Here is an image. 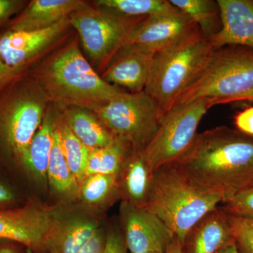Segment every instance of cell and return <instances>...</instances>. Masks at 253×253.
Returning <instances> with one entry per match:
<instances>
[{"label": "cell", "instance_id": "cell-1", "mask_svg": "<svg viewBox=\"0 0 253 253\" xmlns=\"http://www.w3.org/2000/svg\"><path fill=\"white\" fill-rule=\"evenodd\" d=\"M170 165L194 185L225 203L253 183V136L229 126L200 133Z\"/></svg>", "mask_w": 253, "mask_h": 253}, {"label": "cell", "instance_id": "cell-26", "mask_svg": "<svg viewBox=\"0 0 253 253\" xmlns=\"http://www.w3.org/2000/svg\"><path fill=\"white\" fill-rule=\"evenodd\" d=\"M79 194L83 202L101 206L121 194L119 175L93 174L84 177L80 184Z\"/></svg>", "mask_w": 253, "mask_h": 253}, {"label": "cell", "instance_id": "cell-28", "mask_svg": "<svg viewBox=\"0 0 253 253\" xmlns=\"http://www.w3.org/2000/svg\"><path fill=\"white\" fill-rule=\"evenodd\" d=\"M224 204L221 209L228 215L253 220V183Z\"/></svg>", "mask_w": 253, "mask_h": 253}, {"label": "cell", "instance_id": "cell-34", "mask_svg": "<svg viewBox=\"0 0 253 253\" xmlns=\"http://www.w3.org/2000/svg\"><path fill=\"white\" fill-rule=\"evenodd\" d=\"M23 71L11 69L0 60V92Z\"/></svg>", "mask_w": 253, "mask_h": 253}, {"label": "cell", "instance_id": "cell-7", "mask_svg": "<svg viewBox=\"0 0 253 253\" xmlns=\"http://www.w3.org/2000/svg\"><path fill=\"white\" fill-rule=\"evenodd\" d=\"M91 111L113 135L134 151L149 144L163 118L157 103L144 90L123 91Z\"/></svg>", "mask_w": 253, "mask_h": 253}, {"label": "cell", "instance_id": "cell-14", "mask_svg": "<svg viewBox=\"0 0 253 253\" xmlns=\"http://www.w3.org/2000/svg\"><path fill=\"white\" fill-rule=\"evenodd\" d=\"M154 53L134 45H124L108 65L102 78L131 93L144 91L149 82Z\"/></svg>", "mask_w": 253, "mask_h": 253}, {"label": "cell", "instance_id": "cell-23", "mask_svg": "<svg viewBox=\"0 0 253 253\" xmlns=\"http://www.w3.org/2000/svg\"><path fill=\"white\" fill-rule=\"evenodd\" d=\"M183 14L189 16L206 38H211L221 28L217 1L212 0H169Z\"/></svg>", "mask_w": 253, "mask_h": 253}, {"label": "cell", "instance_id": "cell-6", "mask_svg": "<svg viewBox=\"0 0 253 253\" xmlns=\"http://www.w3.org/2000/svg\"><path fill=\"white\" fill-rule=\"evenodd\" d=\"M253 88V49L238 46L216 49L172 109L200 99H212L214 106L229 104Z\"/></svg>", "mask_w": 253, "mask_h": 253}, {"label": "cell", "instance_id": "cell-2", "mask_svg": "<svg viewBox=\"0 0 253 253\" xmlns=\"http://www.w3.org/2000/svg\"><path fill=\"white\" fill-rule=\"evenodd\" d=\"M220 203V198L200 189L169 164L154 171L146 208L184 246L190 231Z\"/></svg>", "mask_w": 253, "mask_h": 253}, {"label": "cell", "instance_id": "cell-33", "mask_svg": "<svg viewBox=\"0 0 253 253\" xmlns=\"http://www.w3.org/2000/svg\"><path fill=\"white\" fill-rule=\"evenodd\" d=\"M106 236L99 229L96 231L94 236L77 253H104L106 249Z\"/></svg>", "mask_w": 253, "mask_h": 253}, {"label": "cell", "instance_id": "cell-22", "mask_svg": "<svg viewBox=\"0 0 253 253\" xmlns=\"http://www.w3.org/2000/svg\"><path fill=\"white\" fill-rule=\"evenodd\" d=\"M131 148L116 138L108 146L89 151L85 177L93 174L119 175Z\"/></svg>", "mask_w": 253, "mask_h": 253}, {"label": "cell", "instance_id": "cell-12", "mask_svg": "<svg viewBox=\"0 0 253 253\" xmlns=\"http://www.w3.org/2000/svg\"><path fill=\"white\" fill-rule=\"evenodd\" d=\"M68 26L69 17L38 31L7 28L0 34V60L11 69L23 71L38 54L59 38Z\"/></svg>", "mask_w": 253, "mask_h": 253}, {"label": "cell", "instance_id": "cell-40", "mask_svg": "<svg viewBox=\"0 0 253 253\" xmlns=\"http://www.w3.org/2000/svg\"><path fill=\"white\" fill-rule=\"evenodd\" d=\"M26 253H33V251L31 249H26Z\"/></svg>", "mask_w": 253, "mask_h": 253}, {"label": "cell", "instance_id": "cell-17", "mask_svg": "<svg viewBox=\"0 0 253 253\" xmlns=\"http://www.w3.org/2000/svg\"><path fill=\"white\" fill-rule=\"evenodd\" d=\"M232 239L229 215L217 208L193 228L183 246L186 253H217Z\"/></svg>", "mask_w": 253, "mask_h": 253}, {"label": "cell", "instance_id": "cell-35", "mask_svg": "<svg viewBox=\"0 0 253 253\" xmlns=\"http://www.w3.org/2000/svg\"><path fill=\"white\" fill-rule=\"evenodd\" d=\"M15 200L16 196L13 190L0 181V210L11 209L9 206Z\"/></svg>", "mask_w": 253, "mask_h": 253}, {"label": "cell", "instance_id": "cell-30", "mask_svg": "<svg viewBox=\"0 0 253 253\" xmlns=\"http://www.w3.org/2000/svg\"><path fill=\"white\" fill-rule=\"evenodd\" d=\"M27 4V1L22 0H0V27L21 12Z\"/></svg>", "mask_w": 253, "mask_h": 253}, {"label": "cell", "instance_id": "cell-4", "mask_svg": "<svg viewBox=\"0 0 253 253\" xmlns=\"http://www.w3.org/2000/svg\"><path fill=\"white\" fill-rule=\"evenodd\" d=\"M215 49L196 26L172 45L155 54L144 91L157 103L163 116L172 110Z\"/></svg>", "mask_w": 253, "mask_h": 253}, {"label": "cell", "instance_id": "cell-37", "mask_svg": "<svg viewBox=\"0 0 253 253\" xmlns=\"http://www.w3.org/2000/svg\"><path fill=\"white\" fill-rule=\"evenodd\" d=\"M217 253H241L237 249L235 241L234 239L231 240L222 248L218 251Z\"/></svg>", "mask_w": 253, "mask_h": 253}, {"label": "cell", "instance_id": "cell-15", "mask_svg": "<svg viewBox=\"0 0 253 253\" xmlns=\"http://www.w3.org/2000/svg\"><path fill=\"white\" fill-rule=\"evenodd\" d=\"M221 28L209 38L215 49L229 46L253 49V0H217Z\"/></svg>", "mask_w": 253, "mask_h": 253}, {"label": "cell", "instance_id": "cell-25", "mask_svg": "<svg viewBox=\"0 0 253 253\" xmlns=\"http://www.w3.org/2000/svg\"><path fill=\"white\" fill-rule=\"evenodd\" d=\"M95 4L130 17H152L179 11L168 0H98Z\"/></svg>", "mask_w": 253, "mask_h": 253}, {"label": "cell", "instance_id": "cell-19", "mask_svg": "<svg viewBox=\"0 0 253 253\" xmlns=\"http://www.w3.org/2000/svg\"><path fill=\"white\" fill-rule=\"evenodd\" d=\"M62 119L74 135L89 150L108 146L116 139L89 110L68 106L65 109Z\"/></svg>", "mask_w": 253, "mask_h": 253}, {"label": "cell", "instance_id": "cell-24", "mask_svg": "<svg viewBox=\"0 0 253 253\" xmlns=\"http://www.w3.org/2000/svg\"><path fill=\"white\" fill-rule=\"evenodd\" d=\"M47 179L56 193L73 196L79 192L80 184L68 167L60 144L59 133L55 128L53 146L48 165Z\"/></svg>", "mask_w": 253, "mask_h": 253}, {"label": "cell", "instance_id": "cell-20", "mask_svg": "<svg viewBox=\"0 0 253 253\" xmlns=\"http://www.w3.org/2000/svg\"><path fill=\"white\" fill-rule=\"evenodd\" d=\"M56 122L50 111H48L23 158L21 167L38 180L47 179L48 165Z\"/></svg>", "mask_w": 253, "mask_h": 253}, {"label": "cell", "instance_id": "cell-16", "mask_svg": "<svg viewBox=\"0 0 253 253\" xmlns=\"http://www.w3.org/2000/svg\"><path fill=\"white\" fill-rule=\"evenodd\" d=\"M81 0H33L16 17L10 21L8 29L38 31L51 27L86 6Z\"/></svg>", "mask_w": 253, "mask_h": 253}, {"label": "cell", "instance_id": "cell-27", "mask_svg": "<svg viewBox=\"0 0 253 253\" xmlns=\"http://www.w3.org/2000/svg\"><path fill=\"white\" fill-rule=\"evenodd\" d=\"M56 127L68 167L80 184L85 177L86 163L90 150L74 135L63 119L56 121Z\"/></svg>", "mask_w": 253, "mask_h": 253}, {"label": "cell", "instance_id": "cell-3", "mask_svg": "<svg viewBox=\"0 0 253 253\" xmlns=\"http://www.w3.org/2000/svg\"><path fill=\"white\" fill-rule=\"evenodd\" d=\"M49 99L92 111L124 91L99 76L73 42L50 60L40 75Z\"/></svg>", "mask_w": 253, "mask_h": 253}, {"label": "cell", "instance_id": "cell-18", "mask_svg": "<svg viewBox=\"0 0 253 253\" xmlns=\"http://www.w3.org/2000/svg\"><path fill=\"white\" fill-rule=\"evenodd\" d=\"M153 174L142 150H131L119 174L120 189L126 199L125 202L138 207H146Z\"/></svg>", "mask_w": 253, "mask_h": 253}, {"label": "cell", "instance_id": "cell-31", "mask_svg": "<svg viewBox=\"0 0 253 253\" xmlns=\"http://www.w3.org/2000/svg\"><path fill=\"white\" fill-rule=\"evenodd\" d=\"M234 123L238 131L253 136V106L238 113L234 117Z\"/></svg>", "mask_w": 253, "mask_h": 253}, {"label": "cell", "instance_id": "cell-38", "mask_svg": "<svg viewBox=\"0 0 253 253\" xmlns=\"http://www.w3.org/2000/svg\"><path fill=\"white\" fill-rule=\"evenodd\" d=\"M166 253H184V248L179 241L174 240Z\"/></svg>", "mask_w": 253, "mask_h": 253}, {"label": "cell", "instance_id": "cell-21", "mask_svg": "<svg viewBox=\"0 0 253 253\" xmlns=\"http://www.w3.org/2000/svg\"><path fill=\"white\" fill-rule=\"evenodd\" d=\"M94 221L75 219L58 224L49 238L46 249L51 253H77L98 230Z\"/></svg>", "mask_w": 253, "mask_h": 253}, {"label": "cell", "instance_id": "cell-36", "mask_svg": "<svg viewBox=\"0 0 253 253\" xmlns=\"http://www.w3.org/2000/svg\"><path fill=\"white\" fill-rule=\"evenodd\" d=\"M19 245L13 241L0 239V253H21Z\"/></svg>", "mask_w": 253, "mask_h": 253}, {"label": "cell", "instance_id": "cell-11", "mask_svg": "<svg viewBox=\"0 0 253 253\" xmlns=\"http://www.w3.org/2000/svg\"><path fill=\"white\" fill-rule=\"evenodd\" d=\"M125 242L129 253H166L175 240L172 231L146 207L123 203Z\"/></svg>", "mask_w": 253, "mask_h": 253}, {"label": "cell", "instance_id": "cell-32", "mask_svg": "<svg viewBox=\"0 0 253 253\" xmlns=\"http://www.w3.org/2000/svg\"><path fill=\"white\" fill-rule=\"evenodd\" d=\"M124 237L119 232L111 231L106 236V249L104 253H126Z\"/></svg>", "mask_w": 253, "mask_h": 253}, {"label": "cell", "instance_id": "cell-5", "mask_svg": "<svg viewBox=\"0 0 253 253\" xmlns=\"http://www.w3.org/2000/svg\"><path fill=\"white\" fill-rule=\"evenodd\" d=\"M22 73L0 92V153L21 167L42 124L49 99L38 83L21 77Z\"/></svg>", "mask_w": 253, "mask_h": 253}, {"label": "cell", "instance_id": "cell-29", "mask_svg": "<svg viewBox=\"0 0 253 253\" xmlns=\"http://www.w3.org/2000/svg\"><path fill=\"white\" fill-rule=\"evenodd\" d=\"M233 239L241 253H253V220L229 216Z\"/></svg>", "mask_w": 253, "mask_h": 253}, {"label": "cell", "instance_id": "cell-39", "mask_svg": "<svg viewBox=\"0 0 253 253\" xmlns=\"http://www.w3.org/2000/svg\"><path fill=\"white\" fill-rule=\"evenodd\" d=\"M253 101V88L251 90L248 91L246 94L241 95L237 97L234 98L229 101V104L230 103L239 102V101Z\"/></svg>", "mask_w": 253, "mask_h": 253}, {"label": "cell", "instance_id": "cell-41", "mask_svg": "<svg viewBox=\"0 0 253 253\" xmlns=\"http://www.w3.org/2000/svg\"><path fill=\"white\" fill-rule=\"evenodd\" d=\"M159 253V252H146V253Z\"/></svg>", "mask_w": 253, "mask_h": 253}, {"label": "cell", "instance_id": "cell-10", "mask_svg": "<svg viewBox=\"0 0 253 253\" xmlns=\"http://www.w3.org/2000/svg\"><path fill=\"white\" fill-rule=\"evenodd\" d=\"M59 223L49 208L29 201L25 206L0 210V239L36 251L44 249Z\"/></svg>", "mask_w": 253, "mask_h": 253}, {"label": "cell", "instance_id": "cell-9", "mask_svg": "<svg viewBox=\"0 0 253 253\" xmlns=\"http://www.w3.org/2000/svg\"><path fill=\"white\" fill-rule=\"evenodd\" d=\"M214 106L212 99H200L164 115L156 134L142 150L153 172L174 163L189 149L201 120Z\"/></svg>", "mask_w": 253, "mask_h": 253}, {"label": "cell", "instance_id": "cell-13", "mask_svg": "<svg viewBox=\"0 0 253 253\" xmlns=\"http://www.w3.org/2000/svg\"><path fill=\"white\" fill-rule=\"evenodd\" d=\"M197 26L181 11L147 17L126 38L124 45H134L154 54L169 47Z\"/></svg>", "mask_w": 253, "mask_h": 253}, {"label": "cell", "instance_id": "cell-8", "mask_svg": "<svg viewBox=\"0 0 253 253\" xmlns=\"http://www.w3.org/2000/svg\"><path fill=\"white\" fill-rule=\"evenodd\" d=\"M146 18L130 17L108 8H93L88 4L69 16L70 25L78 31L89 57L94 62L107 65L131 32Z\"/></svg>", "mask_w": 253, "mask_h": 253}]
</instances>
